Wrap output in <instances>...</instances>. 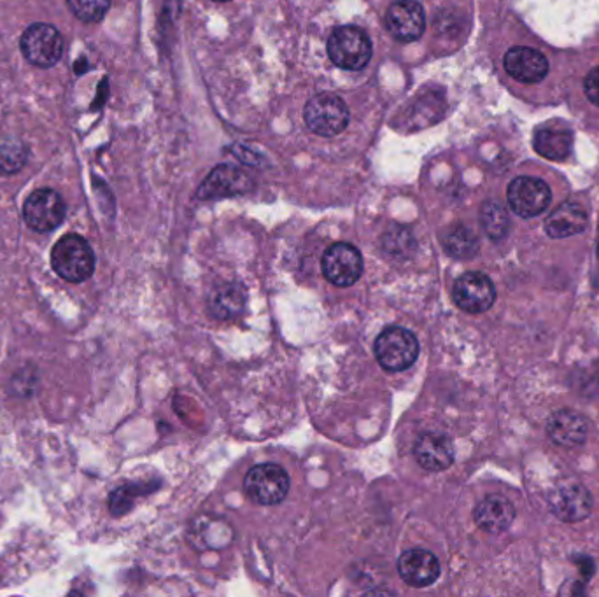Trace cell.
Listing matches in <instances>:
<instances>
[{
    "label": "cell",
    "instance_id": "cell-7",
    "mask_svg": "<svg viewBox=\"0 0 599 597\" xmlns=\"http://www.w3.org/2000/svg\"><path fill=\"white\" fill-rule=\"evenodd\" d=\"M64 198L57 191L50 188L36 190L30 193L27 202L23 205V219L30 230L39 233H48L57 230L65 219Z\"/></svg>",
    "mask_w": 599,
    "mask_h": 597
},
{
    "label": "cell",
    "instance_id": "cell-2",
    "mask_svg": "<svg viewBox=\"0 0 599 597\" xmlns=\"http://www.w3.org/2000/svg\"><path fill=\"white\" fill-rule=\"evenodd\" d=\"M326 53L333 64L344 69V71H361L365 69L372 60V43L365 30L346 25L333 30L328 43Z\"/></svg>",
    "mask_w": 599,
    "mask_h": 597
},
{
    "label": "cell",
    "instance_id": "cell-20",
    "mask_svg": "<svg viewBox=\"0 0 599 597\" xmlns=\"http://www.w3.org/2000/svg\"><path fill=\"white\" fill-rule=\"evenodd\" d=\"M536 153L554 162H561L570 156L573 148V134L568 128L543 127L535 134Z\"/></svg>",
    "mask_w": 599,
    "mask_h": 597
},
{
    "label": "cell",
    "instance_id": "cell-3",
    "mask_svg": "<svg viewBox=\"0 0 599 597\" xmlns=\"http://www.w3.org/2000/svg\"><path fill=\"white\" fill-rule=\"evenodd\" d=\"M304 121L312 134L335 137L349 125V107L335 93H318L305 104Z\"/></svg>",
    "mask_w": 599,
    "mask_h": 597
},
{
    "label": "cell",
    "instance_id": "cell-8",
    "mask_svg": "<svg viewBox=\"0 0 599 597\" xmlns=\"http://www.w3.org/2000/svg\"><path fill=\"white\" fill-rule=\"evenodd\" d=\"M321 267H323L326 279L332 282L333 286L349 288L360 281L365 265H363V256L358 247L346 244V242H339V244H333L332 247L326 249Z\"/></svg>",
    "mask_w": 599,
    "mask_h": 597
},
{
    "label": "cell",
    "instance_id": "cell-15",
    "mask_svg": "<svg viewBox=\"0 0 599 597\" xmlns=\"http://www.w3.org/2000/svg\"><path fill=\"white\" fill-rule=\"evenodd\" d=\"M505 69L519 83L535 85L547 76L549 62L540 51L526 46H515L505 55Z\"/></svg>",
    "mask_w": 599,
    "mask_h": 597
},
{
    "label": "cell",
    "instance_id": "cell-26",
    "mask_svg": "<svg viewBox=\"0 0 599 597\" xmlns=\"http://www.w3.org/2000/svg\"><path fill=\"white\" fill-rule=\"evenodd\" d=\"M585 93L594 106L599 107V67L592 69L585 78Z\"/></svg>",
    "mask_w": 599,
    "mask_h": 597
},
{
    "label": "cell",
    "instance_id": "cell-13",
    "mask_svg": "<svg viewBox=\"0 0 599 597\" xmlns=\"http://www.w3.org/2000/svg\"><path fill=\"white\" fill-rule=\"evenodd\" d=\"M398 573L402 576L403 582L410 587L423 589L437 582L440 576V562L430 550L414 548L400 555Z\"/></svg>",
    "mask_w": 599,
    "mask_h": 597
},
{
    "label": "cell",
    "instance_id": "cell-24",
    "mask_svg": "<svg viewBox=\"0 0 599 597\" xmlns=\"http://www.w3.org/2000/svg\"><path fill=\"white\" fill-rule=\"evenodd\" d=\"M27 148L22 142L4 137L0 139V176H13L27 165Z\"/></svg>",
    "mask_w": 599,
    "mask_h": 597
},
{
    "label": "cell",
    "instance_id": "cell-22",
    "mask_svg": "<svg viewBox=\"0 0 599 597\" xmlns=\"http://www.w3.org/2000/svg\"><path fill=\"white\" fill-rule=\"evenodd\" d=\"M444 249L445 253L456 260H470L479 253V239L466 226H452L444 235Z\"/></svg>",
    "mask_w": 599,
    "mask_h": 597
},
{
    "label": "cell",
    "instance_id": "cell-27",
    "mask_svg": "<svg viewBox=\"0 0 599 597\" xmlns=\"http://www.w3.org/2000/svg\"><path fill=\"white\" fill-rule=\"evenodd\" d=\"M212 2H230V0H212Z\"/></svg>",
    "mask_w": 599,
    "mask_h": 597
},
{
    "label": "cell",
    "instance_id": "cell-25",
    "mask_svg": "<svg viewBox=\"0 0 599 597\" xmlns=\"http://www.w3.org/2000/svg\"><path fill=\"white\" fill-rule=\"evenodd\" d=\"M72 15L85 23H97L104 20L111 8V0H67Z\"/></svg>",
    "mask_w": 599,
    "mask_h": 597
},
{
    "label": "cell",
    "instance_id": "cell-18",
    "mask_svg": "<svg viewBox=\"0 0 599 597\" xmlns=\"http://www.w3.org/2000/svg\"><path fill=\"white\" fill-rule=\"evenodd\" d=\"M547 435L559 447L573 449L585 442L587 421L584 415L573 410H559L556 414L550 415L547 421Z\"/></svg>",
    "mask_w": 599,
    "mask_h": 597
},
{
    "label": "cell",
    "instance_id": "cell-16",
    "mask_svg": "<svg viewBox=\"0 0 599 597\" xmlns=\"http://www.w3.org/2000/svg\"><path fill=\"white\" fill-rule=\"evenodd\" d=\"M414 456L424 470L444 471L454 463V447L449 436L442 433H424L416 442Z\"/></svg>",
    "mask_w": 599,
    "mask_h": 597
},
{
    "label": "cell",
    "instance_id": "cell-23",
    "mask_svg": "<svg viewBox=\"0 0 599 597\" xmlns=\"http://www.w3.org/2000/svg\"><path fill=\"white\" fill-rule=\"evenodd\" d=\"M480 221H482V226H484L489 239L501 240L507 237L508 230H510V216L500 202L489 200L482 205Z\"/></svg>",
    "mask_w": 599,
    "mask_h": 597
},
{
    "label": "cell",
    "instance_id": "cell-21",
    "mask_svg": "<svg viewBox=\"0 0 599 597\" xmlns=\"http://www.w3.org/2000/svg\"><path fill=\"white\" fill-rule=\"evenodd\" d=\"M246 303V293L239 284H223L214 288L209 296V309L218 319H232L239 316Z\"/></svg>",
    "mask_w": 599,
    "mask_h": 597
},
{
    "label": "cell",
    "instance_id": "cell-10",
    "mask_svg": "<svg viewBox=\"0 0 599 597\" xmlns=\"http://www.w3.org/2000/svg\"><path fill=\"white\" fill-rule=\"evenodd\" d=\"M389 34L400 43H414L426 30V15L417 0H395L384 16Z\"/></svg>",
    "mask_w": 599,
    "mask_h": 597
},
{
    "label": "cell",
    "instance_id": "cell-6",
    "mask_svg": "<svg viewBox=\"0 0 599 597\" xmlns=\"http://www.w3.org/2000/svg\"><path fill=\"white\" fill-rule=\"evenodd\" d=\"M244 491L258 505H277L288 496V471L279 464H258L247 473Z\"/></svg>",
    "mask_w": 599,
    "mask_h": 597
},
{
    "label": "cell",
    "instance_id": "cell-1",
    "mask_svg": "<svg viewBox=\"0 0 599 597\" xmlns=\"http://www.w3.org/2000/svg\"><path fill=\"white\" fill-rule=\"evenodd\" d=\"M51 265L64 281L79 284L92 277L95 270V254L88 240L76 233H69L53 246Z\"/></svg>",
    "mask_w": 599,
    "mask_h": 597
},
{
    "label": "cell",
    "instance_id": "cell-14",
    "mask_svg": "<svg viewBox=\"0 0 599 597\" xmlns=\"http://www.w3.org/2000/svg\"><path fill=\"white\" fill-rule=\"evenodd\" d=\"M554 517L563 522H580L587 519L592 510L591 492L584 485H564L549 498Z\"/></svg>",
    "mask_w": 599,
    "mask_h": 597
},
{
    "label": "cell",
    "instance_id": "cell-17",
    "mask_svg": "<svg viewBox=\"0 0 599 597\" xmlns=\"http://www.w3.org/2000/svg\"><path fill=\"white\" fill-rule=\"evenodd\" d=\"M473 519L482 531L500 534L512 526L515 519V508L507 498H503L500 494H493V496L482 499L479 505L475 506Z\"/></svg>",
    "mask_w": 599,
    "mask_h": 597
},
{
    "label": "cell",
    "instance_id": "cell-9",
    "mask_svg": "<svg viewBox=\"0 0 599 597\" xmlns=\"http://www.w3.org/2000/svg\"><path fill=\"white\" fill-rule=\"evenodd\" d=\"M254 181L244 170L235 165H218L198 186L197 198L200 200H219V198L239 197L253 190Z\"/></svg>",
    "mask_w": 599,
    "mask_h": 597
},
{
    "label": "cell",
    "instance_id": "cell-4",
    "mask_svg": "<svg viewBox=\"0 0 599 597\" xmlns=\"http://www.w3.org/2000/svg\"><path fill=\"white\" fill-rule=\"evenodd\" d=\"M374 352L384 370L403 372L416 363L419 342L412 331L402 326H389L375 340Z\"/></svg>",
    "mask_w": 599,
    "mask_h": 597
},
{
    "label": "cell",
    "instance_id": "cell-12",
    "mask_svg": "<svg viewBox=\"0 0 599 597\" xmlns=\"http://www.w3.org/2000/svg\"><path fill=\"white\" fill-rule=\"evenodd\" d=\"M452 298L459 309L468 314H482L493 307L496 300V289L486 274L468 272L454 282Z\"/></svg>",
    "mask_w": 599,
    "mask_h": 597
},
{
    "label": "cell",
    "instance_id": "cell-11",
    "mask_svg": "<svg viewBox=\"0 0 599 597\" xmlns=\"http://www.w3.org/2000/svg\"><path fill=\"white\" fill-rule=\"evenodd\" d=\"M507 197L512 211L521 218L529 219L545 212L549 207L552 193L542 179L517 177L508 186Z\"/></svg>",
    "mask_w": 599,
    "mask_h": 597
},
{
    "label": "cell",
    "instance_id": "cell-5",
    "mask_svg": "<svg viewBox=\"0 0 599 597\" xmlns=\"http://www.w3.org/2000/svg\"><path fill=\"white\" fill-rule=\"evenodd\" d=\"M20 50L29 64L50 69L64 55V37L53 25L34 23L23 32Z\"/></svg>",
    "mask_w": 599,
    "mask_h": 597
},
{
    "label": "cell",
    "instance_id": "cell-19",
    "mask_svg": "<svg viewBox=\"0 0 599 597\" xmlns=\"http://www.w3.org/2000/svg\"><path fill=\"white\" fill-rule=\"evenodd\" d=\"M587 226V212L582 205L566 202L559 205L545 221V232L552 239H566L582 233Z\"/></svg>",
    "mask_w": 599,
    "mask_h": 597
}]
</instances>
